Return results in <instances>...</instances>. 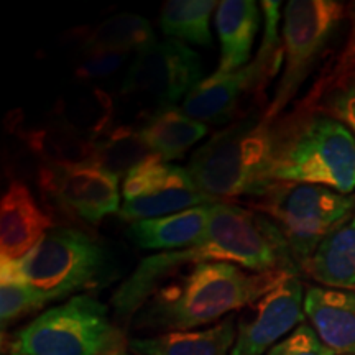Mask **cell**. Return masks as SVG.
I'll list each match as a JSON object with an SVG mask.
<instances>
[{
	"label": "cell",
	"mask_w": 355,
	"mask_h": 355,
	"mask_svg": "<svg viewBox=\"0 0 355 355\" xmlns=\"http://www.w3.org/2000/svg\"><path fill=\"white\" fill-rule=\"evenodd\" d=\"M202 261H230L252 272H298L285 235L273 220L229 201L211 206L207 227L183 250L146 257L112 296L115 316L132 321L166 279Z\"/></svg>",
	"instance_id": "1"
},
{
	"label": "cell",
	"mask_w": 355,
	"mask_h": 355,
	"mask_svg": "<svg viewBox=\"0 0 355 355\" xmlns=\"http://www.w3.org/2000/svg\"><path fill=\"white\" fill-rule=\"evenodd\" d=\"M288 272H252L230 261H202L162 285L133 318L137 329L159 334L217 324L243 309L290 277Z\"/></svg>",
	"instance_id": "2"
},
{
	"label": "cell",
	"mask_w": 355,
	"mask_h": 355,
	"mask_svg": "<svg viewBox=\"0 0 355 355\" xmlns=\"http://www.w3.org/2000/svg\"><path fill=\"white\" fill-rule=\"evenodd\" d=\"M270 180L354 194L355 135L332 115L311 109L273 122Z\"/></svg>",
	"instance_id": "3"
},
{
	"label": "cell",
	"mask_w": 355,
	"mask_h": 355,
	"mask_svg": "<svg viewBox=\"0 0 355 355\" xmlns=\"http://www.w3.org/2000/svg\"><path fill=\"white\" fill-rule=\"evenodd\" d=\"M273 158V123L263 115H248L222 128L191 157L188 170L199 193L227 201L254 198L270 180Z\"/></svg>",
	"instance_id": "4"
},
{
	"label": "cell",
	"mask_w": 355,
	"mask_h": 355,
	"mask_svg": "<svg viewBox=\"0 0 355 355\" xmlns=\"http://www.w3.org/2000/svg\"><path fill=\"white\" fill-rule=\"evenodd\" d=\"M17 266L48 303L97 290L115 278V263L107 248L73 227L48 230Z\"/></svg>",
	"instance_id": "5"
},
{
	"label": "cell",
	"mask_w": 355,
	"mask_h": 355,
	"mask_svg": "<svg viewBox=\"0 0 355 355\" xmlns=\"http://www.w3.org/2000/svg\"><path fill=\"white\" fill-rule=\"evenodd\" d=\"M247 202L250 209L277 224L300 268L313 257L324 239L355 212V194L282 181L270 183Z\"/></svg>",
	"instance_id": "6"
},
{
	"label": "cell",
	"mask_w": 355,
	"mask_h": 355,
	"mask_svg": "<svg viewBox=\"0 0 355 355\" xmlns=\"http://www.w3.org/2000/svg\"><path fill=\"white\" fill-rule=\"evenodd\" d=\"M125 347L109 309L87 295L46 309L13 334L10 355H105Z\"/></svg>",
	"instance_id": "7"
},
{
	"label": "cell",
	"mask_w": 355,
	"mask_h": 355,
	"mask_svg": "<svg viewBox=\"0 0 355 355\" xmlns=\"http://www.w3.org/2000/svg\"><path fill=\"white\" fill-rule=\"evenodd\" d=\"M344 15L345 6L336 0H290L286 3L282 32L283 69L273 99L261 114L266 122H277L295 99Z\"/></svg>",
	"instance_id": "8"
},
{
	"label": "cell",
	"mask_w": 355,
	"mask_h": 355,
	"mask_svg": "<svg viewBox=\"0 0 355 355\" xmlns=\"http://www.w3.org/2000/svg\"><path fill=\"white\" fill-rule=\"evenodd\" d=\"M263 12V38L259 53L242 69L229 74H211L194 87L183 101L181 109L202 123H224L230 121L247 96L257 94L283 66V48L278 37L282 2H260Z\"/></svg>",
	"instance_id": "9"
},
{
	"label": "cell",
	"mask_w": 355,
	"mask_h": 355,
	"mask_svg": "<svg viewBox=\"0 0 355 355\" xmlns=\"http://www.w3.org/2000/svg\"><path fill=\"white\" fill-rule=\"evenodd\" d=\"M122 198L117 214L121 220L130 224L217 202V199L199 193L186 168L168 163L157 155L145 158L128 171L122 184Z\"/></svg>",
	"instance_id": "10"
},
{
	"label": "cell",
	"mask_w": 355,
	"mask_h": 355,
	"mask_svg": "<svg viewBox=\"0 0 355 355\" xmlns=\"http://www.w3.org/2000/svg\"><path fill=\"white\" fill-rule=\"evenodd\" d=\"M40 186L64 214L86 224H99L122 206L119 176L87 158L44 163Z\"/></svg>",
	"instance_id": "11"
},
{
	"label": "cell",
	"mask_w": 355,
	"mask_h": 355,
	"mask_svg": "<svg viewBox=\"0 0 355 355\" xmlns=\"http://www.w3.org/2000/svg\"><path fill=\"white\" fill-rule=\"evenodd\" d=\"M201 81V56L186 43L168 38L137 53L127 69L122 92L152 97L159 105H175Z\"/></svg>",
	"instance_id": "12"
},
{
	"label": "cell",
	"mask_w": 355,
	"mask_h": 355,
	"mask_svg": "<svg viewBox=\"0 0 355 355\" xmlns=\"http://www.w3.org/2000/svg\"><path fill=\"white\" fill-rule=\"evenodd\" d=\"M304 288L296 275L247 306L230 355H265L303 324Z\"/></svg>",
	"instance_id": "13"
},
{
	"label": "cell",
	"mask_w": 355,
	"mask_h": 355,
	"mask_svg": "<svg viewBox=\"0 0 355 355\" xmlns=\"http://www.w3.org/2000/svg\"><path fill=\"white\" fill-rule=\"evenodd\" d=\"M50 229H53L51 217L38 206L28 186L21 181H12L0 201L2 260H21Z\"/></svg>",
	"instance_id": "14"
},
{
	"label": "cell",
	"mask_w": 355,
	"mask_h": 355,
	"mask_svg": "<svg viewBox=\"0 0 355 355\" xmlns=\"http://www.w3.org/2000/svg\"><path fill=\"white\" fill-rule=\"evenodd\" d=\"M304 314L324 345L336 355H355V291L309 286Z\"/></svg>",
	"instance_id": "15"
},
{
	"label": "cell",
	"mask_w": 355,
	"mask_h": 355,
	"mask_svg": "<svg viewBox=\"0 0 355 355\" xmlns=\"http://www.w3.org/2000/svg\"><path fill=\"white\" fill-rule=\"evenodd\" d=\"M260 10L254 0H224L216 13V28L220 42V60L216 74H229L248 64L257 32Z\"/></svg>",
	"instance_id": "16"
},
{
	"label": "cell",
	"mask_w": 355,
	"mask_h": 355,
	"mask_svg": "<svg viewBox=\"0 0 355 355\" xmlns=\"http://www.w3.org/2000/svg\"><path fill=\"white\" fill-rule=\"evenodd\" d=\"M237 337L235 316L214 326L193 331H175L140 337L128 343L135 355H230Z\"/></svg>",
	"instance_id": "17"
},
{
	"label": "cell",
	"mask_w": 355,
	"mask_h": 355,
	"mask_svg": "<svg viewBox=\"0 0 355 355\" xmlns=\"http://www.w3.org/2000/svg\"><path fill=\"white\" fill-rule=\"evenodd\" d=\"M209 132L206 123L189 117L176 105H159L137 128V133L153 155L170 163L184 157L193 145Z\"/></svg>",
	"instance_id": "18"
},
{
	"label": "cell",
	"mask_w": 355,
	"mask_h": 355,
	"mask_svg": "<svg viewBox=\"0 0 355 355\" xmlns=\"http://www.w3.org/2000/svg\"><path fill=\"white\" fill-rule=\"evenodd\" d=\"M211 206L204 204L158 219L133 222L128 225L127 237L141 250H183L201 239L209 222Z\"/></svg>",
	"instance_id": "19"
},
{
	"label": "cell",
	"mask_w": 355,
	"mask_h": 355,
	"mask_svg": "<svg viewBox=\"0 0 355 355\" xmlns=\"http://www.w3.org/2000/svg\"><path fill=\"white\" fill-rule=\"evenodd\" d=\"M301 270L326 288L355 291V212L324 239Z\"/></svg>",
	"instance_id": "20"
},
{
	"label": "cell",
	"mask_w": 355,
	"mask_h": 355,
	"mask_svg": "<svg viewBox=\"0 0 355 355\" xmlns=\"http://www.w3.org/2000/svg\"><path fill=\"white\" fill-rule=\"evenodd\" d=\"M157 43L152 25L135 13H119L96 25L84 35L83 50L91 55L102 53H140Z\"/></svg>",
	"instance_id": "21"
},
{
	"label": "cell",
	"mask_w": 355,
	"mask_h": 355,
	"mask_svg": "<svg viewBox=\"0 0 355 355\" xmlns=\"http://www.w3.org/2000/svg\"><path fill=\"white\" fill-rule=\"evenodd\" d=\"M217 7L214 0H168L159 13V25L170 40L209 46V20Z\"/></svg>",
	"instance_id": "22"
},
{
	"label": "cell",
	"mask_w": 355,
	"mask_h": 355,
	"mask_svg": "<svg viewBox=\"0 0 355 355\" xmlns=\"http://www.w3.org/2000/svg\"><path fill=\"white\" fill-rule=\"evenodd\" d=\"M0 272V321L2 329L48 304L40 293L21 277L17 261L2 260Z\"/></svg>",
	"instance_id": "23"
},
{
	"label": "cell",
	"mask_w": 355,
	"mask_h": 355,
	"mask_svg": "<svg viewBox=\"0 0 355 355\" xmlns=\"http://www.w3.org/2000/svg\"><path fill=\"white\" fill-rule=\"evenodd\" d=\"M152 155L137 130L119 128L107 139L97 141L87 159L99 163L121 178V175L127 176L128 171Z\"/></svg>",
	"instance_id": "24"
},
{
	"label": "cell",
	"mask_w": 355,
	"mask_h": 355,
	"mask_svg": "<svg viewBox=\"0 0 355 355\" xmlns=\"http://www.w3.org/2000/svg\"><path fill=\"white\" fill-rule=\"evenodd\" d=\"M265 355H336L308 324H301Z\"/></svg>",
	"instance_id": "25"
},
{
	"label": "cell",
	"mask_w": 355,
	"mask_h": 355,
	"mask_svg": "<svg viewBox=\"0 0 355 355\" xmlns=\"http://www.w3.org/2000/svg\"><path fill=\"white\" fill-rule=\"evenodd\" d=\"M352 74H355V3L352 7V26H350L347 44H345L343 53L337 58V63L334 68H332L329 76L322 79V83L316 84L313 94H311L308 99L309 107L314 105V102H316L319 97L324 96V92H329L331 89H334L337 84L345 81V79L352 76Z\"/></svg>",
	"instance_id": "26"
},
{
	"label": "cell",
	"mask_w": 355,
	"mask_h": 355,
	"mask_svg": "<svg viewBox=\"0 0 355 355\" xmlns=\"http://www.w3.org/2000/svg\"><path fill=\"white\" fill-rule=\"evenodd\" d=\"M326 114L345 123L355 135V74L337 84L324 97Z\"/></svg>",
	"instance_id": "27"
},
{
	"label": "cell",
	"mask_w": 355,
	"mask_h": 355,
	"mask_svg": "<svg viewBox=\"0 0 355 355\" xmlns=\"http://www.w3.org/2000/svg\"><path fill=\"white\" fill-rule=\"evenodd\" d=\"M125 53H102V55H91L76 69V76L81 79H97L112 74L125 63Z\"/></svg>",
	"instance_id": "28"
},
{
	"label": "cell",
	"mask_w": 355,
	"mask_h": 355,
	"mask_svg": "<svg viewBox=\"0 0 355 355\" xmlns=\"http://www.w3.org/2000/svg\"><path fill=\"white\" fill-rule=\"evenodd\" d=\"M105 355H135V354H128V352H125V350H114V352H109V354H105Z\"/></svg>",
	"instance_id": "29"
}]
</instances>
